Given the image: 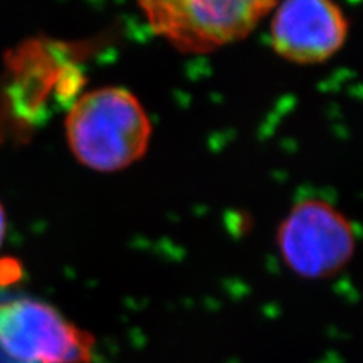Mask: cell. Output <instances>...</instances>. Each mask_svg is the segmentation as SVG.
Returning <instances> with one entry per match:
<instances>
[{"instance_id":"8992f818","label":"cell","mask_w":363,"mask_h":363,"mask_svg":"<svg viewBox=\"0 0 363 363\" xmlns=\"http://www.w3.org/2000/svg\"><path fill=\"white\" fill-rule=\"evenodd\" d=\"M5 235H6V213H5L2 203H0V247H2Z\"/></svg>"},{"instance_id":"3957f363","label":"cell","mask_w":363,"mask_h":363,"mask_svg":"<svg viewBox=\"0 0 363 363\" xmlns=\"http://www.w3.org/2000/svg\"><path fill=\"white\" fill-rule=\"evenodd\" d=\"M276 245L281 262L303 280L332 279L356 253V230L332 203L304 199L279 224Z\"/></svg>"},{"instance_id":"277c9868","label":"cell","mask_w":363,"mask_h":363,"mask_svg":"<svg viewBox=\"0 0 363 363\" xmlns=\"http://www.w3.org/2000/svg\"><path fill=\"white\" fill-rule=\"evenodd\" d=\"M0 347L23 363H93L96 339L49 303L0 298Z\"/></svg>"},{"instance_id":"6da1fadb","label":"cell","mask_w":363,"mask_h":363,"mask_svg":"<svg viewBox=\"0 0 363 363\" xmlns=\"http://www.w3.org/2000/svg\"><path fill=\"white\" fill-rule=\"evenodd\" d=\"M152 135V120L140 99L121 86L88 91L65 120L72 153L100 173L121 172L138 162L149 150Z\"/></svg>"},{"instance_id":"7a4b0ae2","label":"cell","mask_w":363,"mask_h":363,"mask_svg":"<svg viewBox=\"0 0 363 363\" xmlns=\"http://www.w3.org/2000/svg\"><path fill=\"white\" fill-rule=\"evenodd\" d=\"M150 30L186 55H208L247 38L279 0H136Z\"/></svg>"},{"instance_id":"52a82bcc","label":"cell","mask_w":363,"mask_h":363,"mask_svg":"<svg viewBox=\"0 0 363 363\" xmlns=\"http://www.w3.org/2000/svg\"><path fill=\"white\" fill-rule=\"evenodd\" d=\"M0 363H23V362H18L14 357H11L6 351L0 347Z\"/></svg>"},{"instance_id":"5b68a950","label":"cell","mask_w":363,"mask_h":363,"mask_svg":"<svg viewBox=\"0 0 363 363\" xmlns=\"http://www.w3.org/2000/svg\"><path fill=\"white\" fill-rule=\"evenodd\" d=\"M350 25L335 0H280L272 9L269 40L281 60L325 62L344 48Z\"/></svg>"}]
</instances>
